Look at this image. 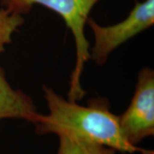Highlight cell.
I'll use <instances>...</instances> for the list:
<instances>
[{
	"mask_svg": "<svg viewBox=\"0 0 154 154\" xmlns=\"http://www.w3.org/2000/svg\"><path fill=\"white\" fill-rule=\"evenodd\" d=\"M43 89L49 113H39L33 123L36 134L71 135L124 153L154 154L153 151L133 146L124 139L118 116L111 112L106 98L91 99L84 106L65 99L51 88L45 86Z\"/></svg>",
	"mask_w": 154,
	"mask_h": 154,
	"instance_id": "1",
	"label": "cell"
},
{
	"mask_svg": "<svg viewBox=\"0 0 154 154\" xmlns=\"http://www.w3.org/2000/svg\"><path fill=\"white\" fill-rule=\"evenodd\" d=\"M101 0H0V5L11 12L27 15L33 5L45 7L57 13L71 31L75 44V64L72 72L68 99L77 102L86 94L82 85V76L86 63L90 59L89 43L86 38L85 28L90 13Z\"/></svg>",
	"mask_w": 154,
	"mask_h": 154,
	"instance_id": "2",
	"label": "cell"
},
{
	"mask_svg": "<svg viewBox=\"0 0 154 154\" xmlns=\"http://www.w3.org/2000/svg\"><path fill=\"white\" fill-rule=\"evenodd\" d=\"M154 24V0L135 1L132 11L122 22L110 26H101L93 18L87 25L94 33V43L90 59L96 65H104L110 55L120 45Z\"/></svg>",
	"mask_w": 154,
	"mask_h": 154,
	"instance_id": "3",
	"label": "cell"
},
{
	"mask_svg": "<svg viewBox=\"0 0 154 154\" xmlns=\"http://www.w3.org/2000/svg\"><path fill=\"white\" fill-rule=\"evenodd\" d=\"M124 139L137 146L154 134V71L149 67L141 69L137 77L135 92L124 113L118 116Z\"/></svg>",
	"mask_w": 154,
	"mask_h": 154,
	"instance_id": "4",
	"label": "cell"
},
{
	"mask_svg": "<svg viewBox=\"0 0 154 154\" xmlns=\"http://www.w3.org/2000/svg\"><path fill=\"white\" fill-rule=\"evenodd\" d=\"M39 113L30 96L14 89L0 67V120L18 119L34 123Z\"/></svg>",
	"mask_w": 154,
	"mask_h": 154,
	"instance_id": "5",
	"label": "cell"
},
{
	"mask_svg": "<svg viewBox=\"0 0 154 154\" xmlns=\"http://www.w3.org/2000/svg\"><path fill=\"white\" fill-rule=\"evenodd\" d=\"M57 154H116L115 149L87 141L67 134H60Z\"/></svg>",
	"mask_w": 154,
	"mask_h": 154,
	"instance_id": "6",
	"label": "cell"
},
{
	"mask_svg": "<svg viewBox=\"0 0 154 154\" xmlns=\"http://www.w3.org/2000/svg\"><path fill=\"white\" fill-rule=\"evenodd\" d=\"M25 22L24 17L0 7V54L12 42V35Z\"/></svg>",
	"mask_w": 154,
	"mask_h": 154,
	"instance_id": "7",
	"label": "cell"
}]
</instances>
